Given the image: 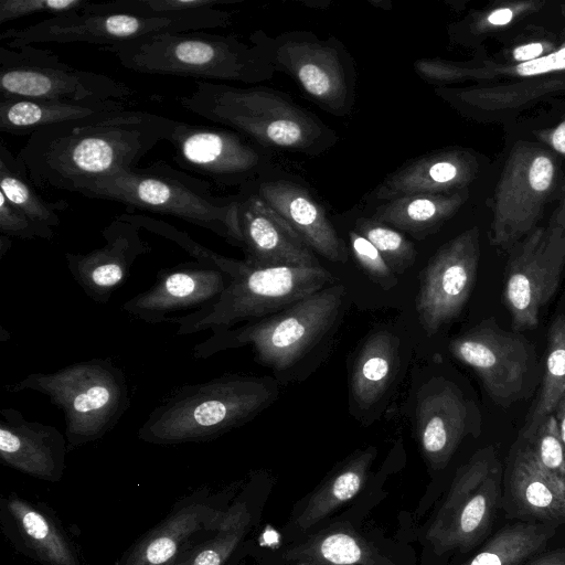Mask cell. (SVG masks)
<instances>
[{
    "mask_svg": "<svg viewBox=\"0 0 565 565\" xmlns=\"http://www.w3.org/2000/svg\"><path fill=\"white\" fill-rule=\"evenodd\" d=\"M179 122L141 110L109 111L38 130L17 158L36 188L78 193L88 182L137 168Z\"/></svg>",
    "mask_w": 565,
    "mask_h": 565,
    "instance_id": "1",
    "label": "cell"
},
{
    "mask_svg": "<svg viewBox=\"0 0 565 565\" xmlns=\"http://www.w3.org/2000/svg\"><path fill=\"white\" fill-rule=\"evenodd\" d=\"M178 102L190 113L235 130L262 148L315 156L338 140L316 114L270 87L196 81L195 88Z\"/></svg>",
    "mask_w": 565,
    "mask_h": 565,
    "instance_id": "2",
    "label": "cell"
},
{
    "mask_svg": "<svg viewBox=\"0 0 565 565\" xmlns=\"http://www.w3.org/2000/svg\"><path fill=\"white\" fill-rule=\"evenodd\" d=\"M277 394L273 379L246 374L182 385L152 409L138 437L156 445L211 440L253 419Z\"/></svg>",
    "mask_w": 565,
    "mask_h": 565,
    "instance_id": "3",
    "label": "cell"
},
{
    "mask_svg": "<svg viewBox=\"0 0 565 565\" xmlns=\"http://www.w3.org/2000/svg\"><path fill=\"white\" fill-rule=\"evenodd\" d=\"M102 50L114 54L125 68L141 74L256 84L276 72L250 36L244 41L236 34L164 32Z\"/></svg>",
    "mask_w": 565,
    "mask_h": 565,
    "instance_id": "4",
    "label": "cell"
},
{
    "mask_svg": "<svg viewBox=\"0 0 565 565\" xmlns=\"http://www.w3.org/2000/svg\"><path fill=\"white\" fill-rule=\"evenodd\" d=\"M78 193L180 218L243 248L238 217L241 194L215 195L207 180L190 175L163 160L94 180Z\"/></svg>",
    "mask_w": 565,
    "mask_h": 565,
    "instance_id": "5",
    "label": "cell"
},
{
    "mask_svg": "<svg viewBox=\"0 0 565 565\" xmlns=\"http://www.w3.org/2000/svg\"><path fill=\"white\" fill-rule=\"evenodd\" d=\"M4 388L47 396L64 414L65 437L72 447L102 438L130 406L125 372L111 359L94 358L52 373H31Z\"/></svg>",
    "mask_w": 565,
    "mask_h": 565,
    "instance_id": "6",
    "label": "cell"
},
{
    "mask_svg": "<svg viewBox=\"0 0 565 565\" xmlns=\"http://www.w3.org/2000/svg\"><path fill=\"white\" fill-rule=\"evenodd\" d=\"M345 288L335 284L292 306L238 328L212 333L193 348L196 359L250 345L256 359L276 370L296 363L329 331L343 305Z\"/></svg>",
    "mask_w": 565,
    "mask_h": 565,
    "instance_id": "7",
    "label": "cell"
},
{
    "mask_svg": "<svg viewBox=\"0 0 565 565\" xmlns=\"http://www.w3.org/2000/svg\"><path fill=\"white\" fill-rule=\"evenodd\" d=\"M337 279L324 267L244 268L213 303L196 311L172 317L178 335L211 330L213 333L242 322L259 320L277 313L297 301L335 285Z\"/></svg>",
    "mask_w": 565,
    "mask_h": 565,
    "instance_id": "8",
    "label": "cell"
},
{
    "mask_svg": "<svg viewBox=\"0 0 565 565\" xmlns=\"http://www.w3.org/2000/svg\"><path fill=\"white\" fill-rule=\"evenodd\" d=\"M232 21L233 12L218 8L168 14L75 11L25 28L8 29L0 33V40H9L10 49L49 42L88 43L103 47L157 33L226 28Z\"/></svg>",
    "mask_w": 565,
    "mask_h": 565,
    "instance_id": "9",
    "label": "cell"
},
{
    "mask_svg": "<svg viewBox=\"0 0 565 565\" xmlns=\"http://www.w3.org/2000/svg\"><path fill=\"white\" fill-rule=\"evenodd\" d=\"M275 71L290 76L320 108L335 116L349 115L355 103L356 71L343 44L334 36L319 39L309 31L270 36L253 32Z\"/></svg>",
    "mask_w": 565,
    "mask_h": 565,
    "instance_id": "10",
    "label": "cell"
},
{
    "mask_svg": "<svg viewBox=\"0 0 565 565\" xmlns=\"http://www.w3.org/2000/svg\"><path fill=\"white\" fill-rule=\"evenodd\" d=\"M502 469L492 447L461 466L426 539L439 554L467 552L490 532L501 501Z\"/></svg>",
    "mask_w": 565,
    "mask_h": 565,
    "instance_id": "11",
    "label": "cell"
},
{
    "mask_svg": "<svg viewBox=\"0 0 565 565\" xmlns=\"http://www.w3.org/2000/svg\"><path fill=\"white\" fill-rule=\"evenodd\" d=\"M134 89L104 74L70 66L51 50L0 46V97L126 100Z\"/></svg>",
    "mask_w": 565,
    "mask_h": 565,
    "instance_id": "12",
    "label": "cell"
},
{
    "mask_svg": "<svg viewBox=\"0 0 565 565\" xmlns=\"http://www.w3.org/2000/svg\"><path fill=\"white\" fill-rule=\"evenodd\" d=\"M168 141L179 167L220 186L250 185L267 168L264 148L230 128L180 121Z\"/></svg>",
    "mask_w": 565,
    "mask_h": 565,
    "instance_id": "13",
    "label": "cell"
},
{
    "mask_svg": "<svg viewBox=\"0 0 565 565\" xmlns=\"http://www.w3.org/2000/svg\"><path fill=\"white\" fill-rule=\"evenodd\" d=\"M449 350L475 370L495 403L508 406L520 397L532 360L523 337L486 321L454 338Z\"/></svg>",
    "mask_w": 565,
    "mask_h": 565,
    "instance_id": "14",
    "label": "cell"
},
{
    "mask_svg": "<svg viewBox=\"0 0 565 565\" xmlns=\"http://www.w3.org/2000/svg\"><path fill=\"white\" fill-rule=\"evenodd\" d=\"M478 249L466 234L443 246L420 276L416 311L427 335L459 316L476 282Z\"/></svg>",
    "mask_w": 565,
    "mask_h": 565,
    "instance_id": "15",
    "label": "cell"
},
{
    "mask_svg": "<svg viewBox=\"0 0 565 565\" xmlns=\"http://www.w3.org/2000/svg\"><path fill=\"white\" fill-rule=\"evenodd\" d=\"M233 277L211 263L185 262L161 269L154 284L121 305L128 315L150 324L169 316L204 308L221 296Z\"/></svg>",
    "mask_w": 565,
    "mask_h": 565,
    "instance_id": "16",
    "label": "cell"
},
{
    "mask_svg": "<svg viewBox=\"0 0 565 565\" xmlns=\"http://www.w3.org/2000/svg\"><path fill=\"white\" fill-rule=\"evenodd\" d=\"M244 262L252 268L320 267L315 252L255 191L241 189Z\"/></svg>",
    "mask_w": 565,
    "mask_h": 565,
    "instance_id": "17",
    "label": "cell"
},
{
    "mask_svg": "<svg viewBox=\"0 0 565 565\" xmlns=\"http://www.w3.org/2000/svg\"><path fill=\"white\" fill-rule=\"evenodd\" d=\"M565 264V250L553 242L530 241L510 262L503 299L516 330L539 323L542 308L557 290Z\"/></svg>",
    "mask_w": 565,
    "mask_h": 565,
    "instance_id": "18",
    "label": "cell"
},
{
    "mask_svg": "<svg viewBox=\"0 0 565 565\" xmlns=\"http://www.w3.org/2000/svg\"><path fill=\"white\" fill-rule=\"evenodd\" d=\"M105 244L85 254L65 253L68 270L84 290L98 303H106L121 287L138 257L151 252L135 224L115 217L103 231Z\"/></svg>",
    "mask_w": 565,
    "mask_h": 565,
    "instance_id": "19",
    "label": "cell"
},
{
    "mask_svg": "<svg viewBox=\"0 0 565 565\" xmlns=\"http://www.w3.org/2000/svg\"><path fill=\"white\" fill-rule=\"evenodd\" d=\"M255 191L317 254L344 263L348 249L323 206L300 184L285 179L256 181Z\"/></svg>",
    "mask_w": 565,
    "mask_h": 565,
    "instance_id": "20",
    "label": "cell"
},
{
    "mask_svg": "<svg viewBox=\"0 0 565 565\" xmlns=\"http://www.w3.org/2000/svg\"><path fill=\"white\" fill-rule=\"evenodd\" d=\"M65 447V437L55 427L30 422L14 408L0 411V457L6 465L55 480L63 469Z\"/></svg>",
    "mask_w": 565,
    "mask_h": 565,
    "instance_id": "21",
    "label": "cell"
},
{
    "mask_svg": "<svg viewBox=\"0 0 565 565\" xmlns=\"http://www.w3.org/2000/svg\"><path fill=\"white\" fill-rule=\"evenodd\" d=\"M416 424L426 460L434 469H443L469 431V408L455 385L437 383L422 395Z\"/></svg>",
    "mask_w": 565,
    "mask_h": 565,
    "instance_id": "22",
    "label": "cell"
},
{
    "mask_svg": "<svg viewBox=\"0 0 565 565\" xmlns=\"http://www.w3.org/2000/svg\"><path fill=\"white\" fill-rule=\"evenodd\" d=\"M507 494L518 516L535 523H565V482L547 472L527 446L513 458Z\"/></svg>",
    "mask_w": 565,
    "mask_h": 565,
    "instance_id": "23",
    "label": "cell"
},
{
    "mask_svg": "<svg viewBox=\"0 0 565 565\" xmlns=\"http://www.w3.org/2000/svg\"><path fill=\"white\" fill-rule=\"evenodd\" d=\"M127 106L126 100L116 99L75 102L0 97V130L10 135L31 136L43 128L127 109Z\"/></svg>",
    "mask_w": 565,
    "mask_h": 565,
    "instance_id": "24",
    "label": "cell"
},
{
    "mask_svg": "<svg viewBox=\"0 0 565 565\" xmlns=\"http://www.w3.org/2000/svg\"><path fill=\"white\" fill-rule=\"evenodd\" d=\"M224 514L202 503L190 504L143 537L122 565H168L185 541L206 524L218 525Z\"/></svg>",
    "mask_w": 565,
    "mask_h": 565,
    "instance_id": "25",
    "label": "cell"
},
{
    "mask_svg": "<svg viewBox=\"0 0 565 565\" xmlns=\"http://www.w3.org/2000/svg\"><path fill=\"white\" fill-rule=\"evenodd\" d=\"M462 162L448 153H430L406 163L388 174L376 188L373 196L377 201L428 193H441L462 179Z\"/></svg>",
    "mask_w": 565,
    "mask_h": 565,
    "instance_id": "26",
    "label": "cell"
},
{
    "mask_svg": "<svg viewBox=\"0 0 565 565\" xmlns=\"http://www.w3.org/2000/svg\"><path fill=\"white\" fill-rule=\"evenodd\" d=\"M398 339L388 331L371 334L353 363L351 393L359 408L366 411L384 394L397 367Z\"/></svg>",
    "mask_w": 565,
    "mask_h": 565,
    "instance_id": "27",
    "label": "cell"
},
{
    "mask_svg": "<svg viewBox=\"0 0 565 565\" xmlns=\"http://www.w3.org/2000/svg\"><path fill=\"white\" fill-rule=\"evenodd\" d=\"M291 565H395L349 530H327L284 555Z\"/></svg>",
    "mask_w": 565,
    "mask_h": 565,
    "instance_id": "28",
    "label": "cell"
},
{
    "mask_svg": "<svg viewBox=\"0 0 565 565\" xmlns=\"http://www.w3.org/2000/svg\"><path fill=\"white\" fill-rule=\"evenodd\" d=\"M458 198L443 193H417L381 202L372 217L398 231L423 239L455 210Z\"/></svg>",
    "mask_w": 565,
    "mask_h": 565,
    "instance_id": "29",
    "label": "cell"
},
{
    "mask_svg": "<svg viewBox=\"0 0 565 565\" xmlns=\"http://www.w3.org/2000/svg\"><path fill=\"white\" fill-rule=\"evenodd\" d=\"M376 450L369 447L356 452L310 497L295 523L299 530H308L341 504L350 501L364 484Z\"/></svg>",
    "mask_w": 565,
    "mask_h": 565,
    "instance_id": "30",
    "label": "cell"
},
{
    "mask_svg": "<svg viewBox=\"0 0 565 565\" xmlns=\"http://www.w3.org/2000/svg\"><path fill=\"white\" fill-rule=\"evenodd\" d=\"M556 527L557 525L535 522L507 525L461 565H521L546 546Z\"/></svg>",
    "mask_w": 565,
    "mask_h": 565,
    "instance_id": "31",
    "label": "cell"
},
{
    "mask_svg": "<svg viewBox=\"0 0 565 565\" xmlns=\"http://www.w3.org/2000/svg\"><path fill=\"white\" fill-rule=\"evenodd\" d=\"M0 192L33 221L52 228L60 224L58 212L68 207L64 200L49 202L36 191L23 163L0 145Z\"/></svg>",
    "mask_w": 565,
    "mask_h": 565,
    "instance_id": "32",
    "label": "cell"
},
{
    "mask_svg": "<svg viewBox=\"0 0 565 565\" xmlns=\"http://www.w3.org/2000/svg\"><path fill=\"white\" fill-rule=\"evenodd\" d=\"M28 544L46 565H78L62 532L41 511L28 502L12 498L7 503Z\"/></svg>",
    "mask_w": 565,
    "mask_h": 565,
    "instance_id": "33",
    "label": "cell"
},
{
    "mask_svg": "<svg viewBox=\"0 0 565 565\" xmlns=\"http://www.w3.org/2000/svg\"><path fill=\"white\" fill-rule=\"evenodd\" d=\"M547 340L542 387L523 437L527 436L544 417L553 414L565 395V316H559L553 321Z\"/></svg>",
    "mask_w": 565,
    "mask_h": 565,
    "instance_id": "34",
    "label": "cell"
},
{
    "mask_svg": "<svg viewBox=\"0 0 565 565\" xmlns=\"http://www.w3.org/2000/svg\"><path fill=\"white\" fill-rule=\"evenodd\" d=\"M249 513L243 503L225 512L215 536L180 565H223L247 531Z\"/></svg>",
    "mask_w": 565,
    "mask_h": 565,
    "instance_id": "35",
    "label": "cell"
},
{
    "mask_svg": "<svg viewBox=\"0 0 565 565\" xmlns=\"http://www.w3.org/2000/svg\"><path fill=\"white\" fill-rule=\"evenodd\" d=\"M119 216L135 224L140 230L143 228L175 243L193 256L195 260L216 265L233 278H235L242 269L243 260L230 258L209 249L195 242L188 233L163 220L130 212L122 213Z\"/></svg>",
    "mask_w": 565,
    "mask_h": 565,
    "instance_id": "36",
    "label": "cell"
},
{
    "mask_svg": "<svg viewBox=\"0 0 565 565\" xmlns=\"http://www.w3.org/2000/svg\"><path fill=\"white\" fill-rule=\"evenodd\" d=\"M354 230L377 248L395 274H402L413 266L416 249L398 230L372 216L359 217Z\"/></svg>",
    "mask_w": 565,
    "mask_h": 565,
    "instance_id": "37",
    "label": "cell"
},
{
    "mask_svg": "<svg viewBox=\"0 0 565 565\" xmlns=\"http://www.w3.org/2000/svg\"><path fill=\"white\" fill-rule=\"evenodd\" d=\"M239 0H114L109 2H89L82 12H132L147 14H168L213 9L218 6L236 3Z\"/></svg>",
    "mask_w": 565,
    "mask_h": 565,
    "instance_id": "38",
    "label": "cell"
},
{
    "mask_svg": "<svg viewBox=\"0 0 565 565\" xmlns=\"http://www.w3.org/2000/svg\"><path fill=\"white\" fill-rule=\"evenodd\" d=\"M524 438L529 440L526 446L539 463L547 472L565 482V449L554 413L544 417Z\"/></svg>",
    "mask_w": 565,
    "mask_h": 565,
    "instance_id": "39",
    "label": "cell"
},
{
    "mask_svg": "<svg viewBox=\"0 0 565 565\" xmlns=\"http://www.w3.org/2000/svg\"><path fill=\"white\" fill-rule=\"evenodd\" d=\"M89 2V0H0V24L39 13H49L53 17L81 11Z\"/></svg>",
    "mask_w": 565,
    "mask_h": 565,
    "instance_id": "40",
    "label": "cell"
},
{
    "mask_svg": "<svg viewBox=\"0 0 565 565\" xmlns=\"http://www.w3.org/2000/svg\"><path fill=\"white\" fill-rule=\"evenodd\" d=\"M351 250L365 273L384 289L397 284L396 274L377 248L355 230L349 232Z\"/></svg>",
    "mask_w": 565,
    "mask_h": 565,
    "instance_id": "41",
    "label": "cell"
},
{
    "mask_svg": "<svg viewBox=\"0 0 565 565\" xmlns=\"http://www.w3.org/2000/svg\"><path fill=\"white\" fill-rule=\"evenodd\" d=\"M0 235L21 239H51L54 230L33 221L0 192Z\"/></svg>",
    "mask_w": 565,
    "mask_h": 565,
    "instance_id": "42",
    "label": "cell"
},
{
    "mask_svg": "<svg viewBox=\"0 0 565 565\" xmlns=\"http://www.w3.org/2000/svg\"><path fill=\"white\" fill-rule=\"evenodd\" d=\"M563 68H565V47L516 66L518 73L523 76H532Z\"/></svg>",
    "mask_w": 565,
    "mask_h": 565,
    "instance_id": "43",
    "label": "cell"
},
{
    "mask_svg": "<svg viewBox=\"0 0 565 565\" xmlns=\"http://www.w3.org/2000/svg\"><path fill=\"white\" fill-rule=\"evenodd\" d=\"M554 174V167L547 157H537L531 164L529 180L536 191H545L550 186Z\"/></svg>",
    "mask_w": 565,
    "mask_h": 565,
    "instance_id": "44",
    "label": "cell"
},
{
    "mask_svg": "<svg viewBox=\"0 0 565 565\" xmlns=\"http://www.w3.org/2000/svg\"><path fill=\"white\" fill-rule=\"evenodd\" d=\"M521 565H565V548L551 551Z\"/></svg>",
    "mask_w": 565,
    "mask_h": 565,
    "instance_id": "45",
    "label": "cell"
},
{
    "mask_svg": "<svg viewBox=\"0 0 565 565\" xmlns=\"http://www.w3.org/2000/svg\"><path fill=\"white\" fill-rule=\"evenodd\" d=\"M543 52V46L541 43H530L525 45L518 46L513 51V56L516 61L522 63L533 61L539 58V56Z\"/></svg>",
    "mask_w": 565,
    "mask_h": 565,
    "instance_id": "46",
    "label": "cell"
},
{
    "mask_svg": "<svg viewBox=\"0 0 565 565\" xmlns=\"http://www.w3.org/2000/svg\"><path fill=\"white\" fill-rule=\"evenodd\" d=\"M513 18V12L509 8H502L493 11L488 17V22L493 25H504L508 24Z\"/></svg>",
    "mask_w": 565,
    "mask_h": 565,
    "instance_id": "47",
    "label": "cell"
},
{
    "mask_svg": "<svg viewBox=\"0 0 565 565\" xmlns=\"http://www.w3.org/2000/svg\"><path fill=\"white\" fill-rule=\"evenodd\" d=\"M554 415L558 423L559 434L565 449V395L561 398L557 404Z\"/></svg>",
    "mask_w": 565,
    "mask_h": 565,
    "instance_id": "48",
    "label": "cell"
},
{
    "mask_svg": "<svg viewBox=\"0 0 565 565\" xmlns=\"http://www.w3.org/2000/svg\"><path fill=\"white\" fill-rule=\"evenodd\" d=\"M553 147L561 153H565V121L562 122L552 136Z\"/></svg>",
    "mask_w": 565,
    "mask_h": 565,
    "instance_id": "49",
    "label": "cell"
},
{
    "mask_svg": "<svg viewBox=\"0 0 565 565\" xmlns=\"http://www.w3.org/2000/svg\"><path fill=\"white\" fill-rule=\"evenodd\" d=\"M11 246V239L8 236L0 235V258H2Z\"/></svg>",
    "mask_w": 565,
    "mask_h": 565,
    "instance_id": "50",
    "label": "cell"
}]
</instances>
